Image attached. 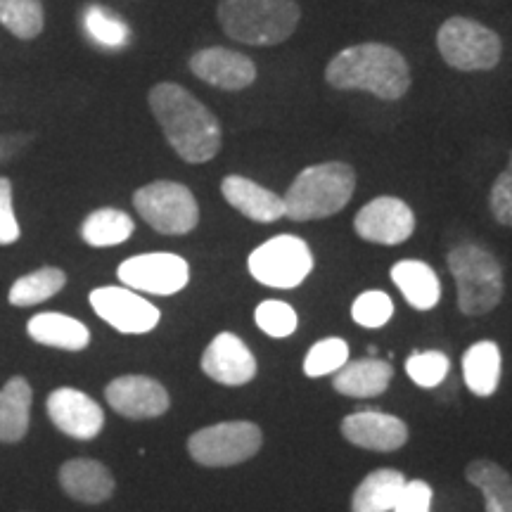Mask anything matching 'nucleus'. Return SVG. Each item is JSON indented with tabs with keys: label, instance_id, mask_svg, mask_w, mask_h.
Returning <instances> with one entry per match:
<instances>
[{
	"label": "nucleus",
	"instance_id": "nucleus-1",
	"mask_svg": "<svg viewBox=\"0 0 512 512\" xmlns=\"http://www.w3.org/2000/svg\"><path fill=\"white\" fill-rule=\"evenodd\" d=\"M147 102L183 162L204 164L219 155L223 143L219 119L190 91L178 83H157Z\"/></svg>",
	"mask_w": 512,
	"mask_h": 512
},
{
	"label": "nucleus",
	"instance_id": "nucleus-2",
	"mask_svg": "<svg viewBox=\"0 0 512 512\" xmlns=\"http://www.w3.org/2000/svg\"><path fill=\"white\" fill-rule=\"evenodd\" d=\"M325 81L337 91H366L380 100H401L411 88L406 57L384 43H358L332 57Z\"/></svg>",
	"mask_w": 512,
	"mask_h": 512
},
{
	"label": "nucleus",
	"instance_id": "nucleus-3",
	"mask_svg": "<svg viewBox=\"0 0 512 512\" xmlns=\"http://www.w3.org/2000/svg\"><path fill=\"white\" fill-rule=\"evenodd\" d=\"M356 174L344 162L313 164L294 178L283 197L285 216L292 221H318L335 216L351 202Z\"/></svg>",
	"mask_w": 512,
	"mask_h": 512
},
{
	"label": "nucleus",
	"instance_id": "nucleus-4",
	"mask_svg": "<svg viewBox=\"0 0 512 512\" xmlns=\"http://www.w3.org/2000/svg\"><path fill=\"white\" fill-rule=\"evenodd\" d=\"M294 0H221L219 24L226 36L247 46H278L299 27Z\"/></svg>",
	"mask_w": 512,
	"mask_h": 512
},
{
	"label": "nucleus",
	"instance_id": "nucleus-5",
	"mask_svg": "<svg viewBox=\"0 0 512 512\" xmlns=\"http://www.w3.org/2000/svg\"><path fill=\"white\" fill-rule=\"evenodd\" d=\"M448 271L458 287V309L465 316H484L503 299V268L489 249L458 245L446 256Z\"/></svg>",
	"mask_w": 512,
	"mask_h": 512
},
{
	"label": "nucleus",
	"instance_id": "nucleus-6",
	"mask_svg": "<svg viewBox=\"0 0 512 512\" xmlns=\"http://www.w3.org/2000/svg\"><path fill=\"white\" fill-rule=\"evenodd\" d=\"M437 48L448 67L458 72H489L503 55L501 36L467 17H451L441 24Z\"/></svg>",
	"mask_w": 512,
	"mask_h": 512
},
{
	"label": "nucleus",
	"instance_id": "nucleus-7",
	"mask_svg": "<svg viewBox=\"0 0 512 512\" xmlns=\"http://www.w3.org/2000/svg\"><path fill=\"white\" fill-rule=\"evenodd\" d=\"M247 268L256 283L275 290H294L313 271V254L297 235H275L249 254Z\"/></svg>",
	"mask_w": 512,
	"mask_h": 512
},
{
	"label": "nucleus",
	"instance_id": "nucleus-8",
	"mask_svg": "<svg viewBox=\"0 0 512 512\" xmlns=\"http://www.w3.org/2000/svg\"><path fill=\"white\" fill-rule=\"evenodd\" d=\"M264 434L259 425L247 420L219 422V425L197 430L188 439V453L204 467H233L247 463L261 451Z\"/></svg>",
	"mask_w": 512,
	"mask_h": 512
},
{
	"label": "nucleus",
	"instance_id": "nucleus-9",
	"mask_svg": "<svg viewBox=\"0 0 512 512\" xmlns=\"http://www.w3.org/2000/svg\"><path fill=\"white\" fill-rule=\"evenodd\" d=\"M133 207L162 235H185L200 223V207L195 195L183 183L155 181L136 190Z\"/></svg>",
	"mask_w": 512,
	"mask_h": 512
},
{
	"label": "nucleus",
	"instance_id": "nucleus-10",
	"mask_svg": "<svg viewBox=\"0 0 512 512\" xmlns=\"http://www.w3.org/2000/svg\"><path fill=\"white\" fill-rule=\"evenodd\" d=\"M119 280L128 290L171 297L190 283V266L183 256L171 252L138 254L117 268Z\"/></svg>",
	"mask_w": 512,
	"mask_h": 512
},
{
	"label": "nucleus",
	"instance_id": "nucleus-11",
	"mask_svg": "<svg viewBox=\"0 0 512 512\" xmlns=\"http://www.w3.org/2000/svg\"><path fill=\"white\" fill-rule=\"evenodd\" d=\"M91 306L98 316L124 335H145L159 325L162 313L152 302L128 287H98L91 292Z\"/></svg>",
	"mask_w": 512,
	"mask_h": 512
},
{
	"label": "nucleus",
	"instance_id": "nucleus-12",
	"mask_svg": "<svg viewBox=\"0 0 512 512\" xmlns=\"http://www.w3.org/2000/svg\"><path fill=\"white\" fill-rule=\"evenodd\" d=\"M354 230L361 240L394 247L406 242L415 230V214L399 197H377L356 214Z\"/></svg>",
	"mask_w": 512,
	"mask_h": 512
},
{
	"label": "nucleus",
	"instance_id": "nucleus-13",
	"mask_svg": "<svg viewBox=\"0 0 512 512\" xmlns=\"http://www.w3.org/2000/svg\"><path fill=\"white\" fill-rule=\"evenodd\" d=\"M105 399L128 420H150L169 411L171 399L162 382L145 375H121L105 387Z\"/></svg>",
	"mask_w": 512,
	"mask_h": 512
},
{
	"label": "nucleus",
	"instance_id": "nucleus-14",
	"mask_svg": "<svg viewBox=\"0 0 512 512\" xmlns=\"http://www.w3.org/2000/svg\"><path fill=\"white\" fill-rule=\"evenodd\" d=\"M48 418L53 420L57 430L72 439H95L105 427V413L100 403L91 399L79 389L62 387L48 396Z\"/></svg>",
	"mask_w": 512,
	"mask_h": 512
},
{
	"label": "nucleus",
	"instance_id": "nucleus-15",
	"mask_svg": "<svg viewBox=\"0 0 512 512\" xmlns=\"http://www.w3.org/2000/svg\"><path fill=\"white\" fill-rule=\"evenodd\" d=\"M190 72L209 86L221 91H245L256 81V64L252 57L230 48H204L190 57Z\"/></svg>",
	"mask_w": 512,
	"mask_h": 512
},
{
	"label": "nucleus",
	"instance_id": "nucleus-16",
	"mask_svg": "<svg viewBox=\"0 0 512 512\" xmlns=\"http://www.w3.org/2000/svg\"><path fill=\"white\" fill-rule=\"evenodd\" d=\"M202 373L226 387H242L256 377V358L238 335L221 332L204 349Z\"/></svg>",
	"mask_w": 512,
	"mask_h": 512
},
{
	"label": "nucleus",
	"instance_id": "nucleus-17",
	"mask_svg": "<svg viewBox=\"0 0 512 512\" xmlns=\"http://www.w3.org/2000/svg\"><path fill=\"white\" fill-rule=\"evenodd\" d=\"M342 437L358 448L377 453L399 451L408 441L406 422L382 411H356L342 420Z\"/></svg>",
	"mask_w": 512,
	"mask_h": 512
},
{
	"label": "nucleus",
	"instance_id": "nucleus-18",
	"mask_svg": "<svg viewBox=\"0 0 512 512\" xmlns=\"http://www.w3.org/2000/svg\"><path fill=\"white\" fill-rule=\"evenodd\" d=\"M60 486L64 494L79 503L98 505L110 501L117 482L110 467L93 458H74L60 467Z\"/></svg>",
	"mask_w": 512,
	"mask_h": 512
},
{
	"label": "nucleus",
	"instance_id": "nucleus-19",
	"mask_svg": "<svg viewBox=\"0 0 512 512\" xmlns=\"http://www.w3.org/2000/svg\"><path fill=\"white\" fill-rule=\"evenodd\" d=\"M223 200L256 223H275L285 216V200L245 176H226L221 183Z\"/></svg>",
	"mask_w": 512,
	"mask_h": 512
},
{
	"label": "nucleus",
	"instance_id": "nucleus-20",
	"mask_svg": "<svg viewBox=\"0 0 512 512\" xmlns=\"http://www.w3.org/2000/svg\"><path fill=\"white\" fill-rule=\"evenodd\" d=\"M394 377V368L382 358H358L339 368L332 380L335 392L351 396V399H373L389 389Z\"/></svg>",
	"mask_w": 512,
	"mask_h": 512
},
{
	"label": "nucleus",
	"instance_id": "nucleus-21",
	"mask_svg": "<svg viewBox=\"0 0 512 512\" xmlns=\"http://www.w3.org/2000/svg\"><path fill=\"white\" fill-rule=\"evenodd\" d=\"M392 280L406 302L418 311H432L441 299V283L434 268L425 261L403 259L392 266Z\"/></svg>",
	"mask_w": 512,
	"mask_h": 512
},
{
	"label": "nucleus",
	"instance_id": "nucleus-22",
	"mask_svg": "<svg viewBox=\"0 0 512 512\" xmlns=\"http://www.w3.org/2000/svg\"><path fill=\"white\" fill-rule=\"evenodd\" d=\"M29 337L43 347L64 349V351H83L91 344V330L72 316L64 313H38L27 325Z\"/></svg>",
	"mask_w": 512,
	"mask_h": 512
},
{
	"label": "nucleus",
	"instance_id": "nucleus-23",
	"mask_svg": "<svg viewBox=\"0 0 512 512\" xmlns=\"http://www.w3.org/2000/svg\"><path fill=\"white\" fill-rule=\"evenodd\" d=\"M501 370V349L491 339L472 344L463 354V380L467 389L479 399H489V396L496 394L498 382H501Z\"/></svg>",
	"mask_w": 512,
	"mask_h": 512
},
{
	"label": "nucleus",
	"instance_id": "nucleus-24",
	"mask_svg": "<svg viewBox=\"0 0 512 512\" xmlns=\"http://www.w3.org/2000/svg\"><path fill=\"white\" fill-rule=\"evenodd\" d=\"M34 392L24 377H12L0 389V441L17 444L27 437Z\"/></svg>",
	"mask_w": 512,
	"mask_h": 512
},
{
	"label": "nucleus",
	"instance_id": "nucleus-25",
	"mask_svg": "<svg viewBox=\"0 0 512 512\" xmlns=\"http://www.w3.org/2000/svg\"><path fill=\"white\" fill-rule=\"evenodd\" d=\"M408 479L392 467H380L366 475L351 496V512H392Z\"/></svg>",
	"mask_w": 512,
	"mask_h": 512
},
{
	"label": "nucleus",
	"instance_id": "nucleus-26",
	"mask_svg": "<svg viewBox=\"0 0 512 512\" xmlns=\"http://www.w3.org/2000/svg\"><path fill=\"white\" fill-rule=\"evenodd\" d=\"M465 479L484 496L486 512H512V477L494 460H472L465 467Z\"/></svg>",
	"mask_w": 512,
	"mask_h": 512
},
{
	"label": "nucleus",
	"instance_id": "nucleus-27",
	"mask_svg": "<svg viewBox=\"0 0 512 512\" xmlns=\"http://www.w3.org/2000/svg\"><path fill=\"white\" fill-rule=\"evenodd\" d=\"M133 219L121 209H98L81 223V238L91 247H117L133 235Z\"/></svg>",
	"mask_w": 512,
	"mask_h": 512
},
{
	"label": "nucleus",
	"instance_id": "nucleus-28",
	"mask_svg": "<svg viewBox=\"0 0 512 512\" xmlns=\"http://www.w3.org/2000/svg\"><path fill=\"white\" fill-rule=\"evenodd\" d=\"M64 283H67V275H64L60 268H38V271L22 275V278L15 280V285L10 287L8 302L12 306H34L48 302V299L55 297L57 292H62Z\"/></svg>",
	"mask_w": 512,
	"mask_h": 512
},
{
	"label": "nucleus",
	"instance_id": "nucleus-29",
	"mask_svg": "<svg viewBox=\"0 0 512 512\" xmlns=\"http://www.w3.org/2000/svg\"><path fill=\"white\" fill-rule=\"evenodd\" d=\"M83 27H86L88 36L102 48L119 50L131 41V29L128 24L114 12L100 8V5H88L83 10Z\"/></svg>",
	"mask_w": 512,
	"mask_h": 512
},
{
	"label": "nucleus",
	"instance_id": "nucleus-30",
	"mask_svg": "<svg viewBox=\"0 0 512 512\" xmlns=\"http://www.w3.org/2000/svg\"><path fill=\"white\" fill-rule=\"evenodd\" d=\"M0 24L24 41L38 36L43 31L41 0H0Z\"/></svg>",
	"mask_w": 512,
	"mask_h": 512
},
{
	"label": "nucleus",
	"instance_id": "nucleus-31",
	"mask_svg": "<svg viewBox=\"0 0 512 512\" xmlns=\"http://www.w3.org/2000/svg\"><path fill=\"white\" fill-rule=\"evenodd\" d=\"M349 363V344L339 337L318 339L316 344L309 349V354L304 358V375L316 377L335 375L339 368H344Z\"/></svg>",
	"mask_w": 512,
	"mask_h": 512
},
{
	"label": "nucleus",
	"instance_id": "nucleus-32",
	"mask_svg": "<svg viewBox=\"0 0 512 512\" xmlns=\"http://www.w3.org/2000/svg\"><path fill=\"white\" fill-rule=\"evenodd\" d=\"M254 320L259 325V330L273 339H285L294 335L299 325L297 311L287 302H280V299H266V302L256 306Z\"/></svg>",
	"mask_w": 512,
	"mask_h": 512
},
{
	"label": "nucleus",
	"instance_id": "nucleus-33",
	"mask_svg": "<svg viewBox=\"0 0 512 512\" xmlns=\"http://www.w3.org/2000/svg\"><path fill=\"white\" fill-rule=\"evenodd\" d=\"M394 316V302L387 292L382 290H368L358 294L351 304V318L354 323L361 325V328H384Z\"/></svg>",
	"mask_w": 512,
	"mask_h": 512
},
{
	"label": "nucleus",
	"instance_id": "nucleus-34",
	"mask_svg": "<svg viewBox=\"0 0 512 512\" xmlns=\"http://www.w3.org/2000/svg\"><path fill=\"white\" fill-rule=\"evenodd\" d=\"M451 361L441 351H415L408 356L406 373L422 389H434L446 380Z\"/></svg>",
	"mask_w": 512,
	"mask_h": 512
},
{
	"label": "nucleus",
	"instance_id": "nucleus-35",
	"mask_svg": "<svg viewBox=\"0 0 512 512\" xmlns=\"http://www.w3.org/2000/svg\"><path fill=\"white\" fill-rule=\"evenodd\" d=\"M491 214L494 219L501 223V226L512 228V155L508 166L503 169V174L494 181V188H491Z\"/></svg>",
	"mask_w": 512,
	"mask_h": 512
},
{
	"label": "nucleus",
	"instance_id": "nucleus-36",
	"mask_svg": "<svg viewBox=\"0 0 512 512\" xmlns=\"http://www.w3.org/2000/svg\"><path fill=\"white\" fill-rule=\"evenodd\" d=\"M432 486L422 479H411L403 486L399 501H396L392 512H432Z\"/></svg>",
	"mask_w": 512,
	"mask_h": 512
},
{
	"label": "nucleus",
	"instance_id": "nucleus-37",
	"mask_svg": "<svg viewBox=\"0 0 512 512\" xmlns=\"http://www.w3.org/2000/svg\"><path fill=\"white\" fill-rule=\"evenodd\" d=\"M22 238L15 209H12V183L0 178V245H15Z\"/></svg>",
	"mask_w": 512,
	"mask_h": 512
}]
</instances>
